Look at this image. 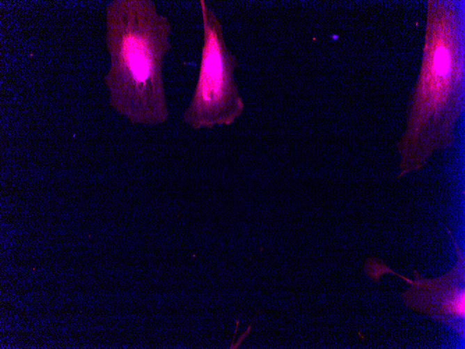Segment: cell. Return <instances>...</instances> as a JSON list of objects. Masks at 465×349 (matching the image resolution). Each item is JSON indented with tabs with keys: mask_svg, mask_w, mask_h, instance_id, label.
Returning a JSON list of instances; mask_svg holds the SVG:
<instances>
[{
	"mask_svg": "<svg viewBox=\"0 0 465 349\" xmlns=\"http://www.w3.org/2000/svg\"><path fill=\"white\" fill-rule=\"evenodd\" d=\"M200 5L204 28L200 69L193 99L184 114V120L195 129L229 125L244 110L234 79L237 59L226 45L214 13L203 1Z\"/></svg>",
	"mask_w": 465,
	"mask_h": 349,
	"instance_id": "cell-2",
	"label": "cell"
},
{
	"mask_svg": "<svg viewBox=\"0 0 465 349\" xmlns=\"http://www.w3.org/2000/svg\"><path fill=\"white\" fill-rule=\"evenodd\" d=\"M251 324L249 325V326L247 330L240 336V337H239V339L237 340V342L235 344H232V345L230 346V349H232H232L237 348V346H239V344L241 343L242 341L245 338V336L247 335V334L250 332V329H251Z\"/></svg>",
	"mask_w": 465,
	"mask_h": 349,
	"instance_id": "cell-5",
	"label": "cell"
},
{
	"mask_svg": "<svg viewBox=\"0 0 465 349\" xmlns=\"http://www.w3.org/2000/svg\"><path fill=\"white\" fill-rule=\"evenodd\" d=\"M121 52L133 79L139 83L145 82L151 73L150 53L145 40L129 33L123 40Z\"/></svg>",
	"mask_w": 465,
	"mask_h": 349,
	"instance_id": "cell-4",
	"label": "cell"
},
{
	"mask_svg": "<svg viewBox=\"0 0 465 349\" xmlns=\"http://www.w3.org/2000/svg\"><path fill=\"white\" fill-rule=\"evenodd\" d=\"M450 1H429L423 56L397 146V178L423 167L432 153L450 147L464 109V20Z\"/></svg>",
	"mask_w": 465,
	"mask_h": 349,
	"instance_id": "cell-1",
	"label": "cell"
},
{
	"mask_svg": "<svg viewBox=\"0 0 465 349\" xmlns=\"http://www.w3.org/2000/svg\"><path fill=\"white\" fill-rule=\"evenodd\" d=\"M447 231L452 240L457 255V263L446 274L435 279H426L414 270L415 281L392 271L380 261L376 266L379 276L391 272L411 284L401 296L404 304L452 328L465 336V260L462 249L457 245L450 229Z\"/></svg>",
	"mask_w": 465,
	"mask_h": 349,
	"instance_id": "cell-3",
	"label": "cell"
}]
</instances>
